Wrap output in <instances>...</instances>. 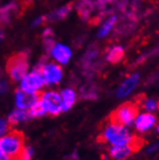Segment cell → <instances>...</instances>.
<instances>
[{"instance_id":"obj_27","label":"cell","mask_w":159,"mask_h":160,"mask_svg":"<svg viewBox=\"0 0 159 160\" xmlns=\"http://www.w3.org/2000/svg\"><path fill=\"white\" fill-rule=\"evenodd\" d=\"M67 160H78V155L76 152H73L72 154L67 156Z\"/></svg>"},{"instance_id":"obj_12","label":"cell","mask_w":159,"mask_h":160,"mask_svg":"<svg viewBox=\"0 0 159 160\" xmlns=\"http://www.w3.org/2000/svg\"><path fill=\"white\" fill-rule=\"evenodd\" d=\"M97 0H80L76 7V12L78 17L82 20H87L90 16L96 10Z\"/></svg>"},{"instance_id":"obj_16","label":"cell","mask_w":159,"mask_h":160,"mask_svg":"<svg viewBox=\"0 0 159 160\" xmlns=\"http://www.w3.org/2000/svg\"><path fill=\"white\" fill-rule=\"evenodd\" d=\"M31 119V116L28 111L25 109H16L10 114L8 117V123L10 127H13L15 124H17L18 122H25L27 120Z\"/></svg>"},{"instance_id":"obj_5","label":"cell","mask_w":159,"mask_h":160,"mask_svg":"<svg viewBox=\"0 0 159 160\" xmlns=\"http://www.w3.org/2000/svg\"><path fill=\"white\" fill-rule=\"evenodd\" d=\"M144 139L138 136H132L128 143L123 145H116L110 148L109 155L115 160H123L132 153L138 152L144 145Z\"/></svg>"},{"instance_id":"obj_23","label":"cell","mask_w":159,"mask_h":160,"mask_svg":"<svg viewBox=\"0 0 159 160\" xmlns=\"http://www.w3.org/2000/svg\"><path fill=\"white\" fill-rule=\"evenodd\" d=\"M143 107L145 108V110H147V112H153L156 108H157V103L154 99H146L145 102H143Z\"/></svg>"},{"instance_id":"obj_7","label":"cell","mask_w":159,"mask_h":160,"mask_svg":"<svg viewBox=\"0 0 159 160\" xmlns=\"http://www.w3.org/2000/svg\"><path fill=\"white\" fill-rule=\"evenodd\" d=\"M34 68L41 72L45 84H57L63 76L62 68L55 63L44 64L41 61Z\"/></svg>"},{"instance_id":"obj_21","label":"cell","mask_w":159,"mask_h":160,"mask_svg":"<svg viewBox=\"0 0 159 160\" xmlns=\"http://www.w3.org/2000/svg\"><path fill=\"white\" fill-rule=\"evenodd\" d=\"M28 112L30 114L31 118H40V117L43 116L44 114L47 113V111H45V108H44V106L42 104V102L41 101V99L38 100L33 106H31L30 110Z\"/></svg>"},{"instance_id":"obj_29","label":"cell","mask_w":159,"mask_h":160,"mask_svg":"<svg viewBox=\"0 0 159 160\" xmlns=\"http://www.w3.org/2000/svg\"><path fill=\"white\" fill-rule=\"evenodd\" d=\"M0 160H11V158L6 155L5 153H3L1 151H0Z\"/></svg>"},{"instance_id":"obj_2","label":"cell","mask_w":159,"mask_h":160,"mask_svg":"<svg viewBox=\"0 0 159 160\" xmlns=\"http://www.w3.org/2000/svg\"><path fill=\"white\" fill-rule=\"evenodd\" d=\"M28 52L21 51L14 54L6 63V72L13 82L19 81L23 78L28 71Z\"/></svg>"},{"instance_id":"obj_10","label":"cell","mask_w":159,"mask_h":160,"mask_svg":"<svg viewBox=\"0 0 159 160\" xmlns=\"http://www.w3.org/2000/svg\"><path fill=\"white\" fill-rule=\"evenodd\" d=\"M40 98L41 93L26 92L19 89L16 92V104L19 109H27L40 100Z\"/></svg>"},{"instance_id":"obj_15","label":"cell","mask_w":159,"mask_h":160,"mask_svg":"<svg viewBox=\"0 0 159 160\" xmlns=\"http://www.w3.org/2000/svg\"><path fill=\"white\" fill-rule=\"evenodd\" d=\"M73 5L74 3L73 2H71L69 4H67L57 10L53 11L52 13H50L47 17V21H49V22H57V21H60L62 19H64L71 11L72 10L73 8Z\"/></svg>"},{"instance_id":"obj_24","label":"cell","mask_w":159,"mask_h":160,"mask_svg":"<svg viewBox=\"0 0 159 160\" xmlns=\"http://www.w3.org/2000/svg\"><path fill=\"white\" fill-rule=\"evenodd\" d=\"M9 123H8V121L4 120V119H1L0 120V138L5 134V132L8 130L9 128Z\"/></svg>"},{"instance_id":"obj_14","label":"cell","mask_w":159,"mask_h":160,"mask_svg":"<svg viewBox=\"0 0 159 160\" xmlns=\"http://www.w3.org/2000/svg\"><path fill=\"white\" fill-rule=\"evenodd\" d=\"M139 81V74L135 73L131 76H129L126 81H124L119 88L117 92V97L118 98H123L127 96L131 91L134 89V87L137 85Z\"/></svg>"},{"instance_id":"obj_9","label":"cell","mask_w":159,"mask_h":160,"mask_svg":"<svg viewBox=\"0 0 159 160\" xmlns=\"http://www.w3.org/2000/svg\"><path fill=\"white\" fill-rule=\"evenodd\" d=\"M44 84V80L40 71L34 70L21 79L20 89L26 92H37Z\"/></svg>"},{"instance_id":"obj_26","label":"cell","mask_w":159,"mask_h":160,"mask_svg":"<svg viewBox=\"0 0 159 160\" xmlns=\"http://www.w3.org/2000/svg\"><path fill=\"white\" fill-rule=\"evenodd\" d=\"M7 90V83L4 80H0V95L3 94Z\"/></svg>"},{"instance_id":"obj_22","label":"cell","mask_w":159,"mask_h":160,"mask_svg":"<svg viewBox=\"0 0 159 160\" xmlns=\"http://www.w3.org/2000/svg\"><path fill=\"white\" fill-rule=\"evenodd\" d=\"M42 45H43V48L45 50L47 53H50L53 47L55 45V42H54V40L52 37H49V38H43V41H42Z\"/></svg>"},{"instance_id":"obj_25","label":"cell","mask_w":159,"mask_h":160,"mask_svg":"<svg viewBox=\"0 0 159 160\" xmlns=\"http://www.w3.org/2000/svg\"><path fill=\"white\" fill-rule=\"evenodd\" d=\"M49 37H53V31L50 28H47L42 33V38H49Z\"/></svg>"},{"instance_id":"obj_28","label":"cell","mask_w":159,"mask_h":160,"mask_svg":"<svg viewBox=\"0 0 159 160\" xmlns=\"http://www.w3.org/2000/svg\"><path fill=\"white\" fill-rule=\"evenodd\" d=\"M159 147V145H158V143H155L154 145H152V147H150L149 148H147V152H154V151H156L157 150V148Z\"/></svg>"},{"instance_id":"obj_20","label":"cell","mask_w":159,"mask_h":160,"mask_svg":"<svg viewBox=\"0 0 159 160\" xmlns=\"http://www.w3.org/2000/svg\"><path fill=\"white\" fill-rule=\"evenodd\" d=\"M117 22V17L116 16H112L110 17L103 24H102V26L100 27L98 33H97V37L98 38H102L106 36L107 34L109 33V31L113 28V26H114L116 24Z\"/></svg>"},{"instance_id":"obj_17","label":"cell","mask_w":159,"mask_h":160,"mask_svg":"<svg viewBox=\"0 0 159 160\" xmlns=\"http://www.w3.org/2000/svg\"><path fill=\"white\" fill-rule=\"evenodd\" d=\"M60 96L62 98L63 111L70 110L73 106V104L75 103L76 95L74 93V91L72 89H65L61 92Z\"/></svg>"},{"instance_id":"obj_6","label":"cell","mask_w":159,"mask_h":160,"mask_svg":"<svg viewBox=\"0 0 159 160\" xmlns=\"http://www.w3.org/2000/svg\"><path fill=\"white\" fill-rule=\"evenodd\" d=\"M99 48L97 43H92L89 45L85 54L79 61L81 68L87 76L94 75L100 68V61L98 60Z\"/></svg>"},{"instance_id":"obj_18","label":"cell","mask_w":159,"mask_h":160,"mask_svg":"<svg viewBox=\"0 0 159 160\" xmlns=\"http://www.w3.org/2000/svg\"><path fill=\"white\" fill-rule=\"evenodd\" d=\"M80 96L84 99L94 100L97 98V87L93 83H86L80 89Z\"/></svg>"},{"instance_id":"obj_32","label":"cell","mask_w":159,"mask_h":160,"mask_svg":"<svg viewBox=\"0 0 159 160\" xmlns=\"http://www.w3.org/2000/svg\"><path fill=\"white\" fill-rule=\"evenodd\" d=\"M157 107H159V103H157Z\"/></svg>"},{"instance_id":"obj_11","label":"cell","mask_w":159,"mask_h":160,"mask_svg":"<svg viewBox=\"0 0 159 160\" xmlns=\"http://www.w3.org/2000/svg\"><path fill=\"white\" fill-rule=\"evenodd\" d=\"M50 53L53 58L61 64H67L72 58L71 48L61 43H55Z\"/></svg>"},{"instance_id":"obj_19","label":"cell","mask_w":159,"mask_h":160,"mask_svg":"<svg viewBox=\"0 0 159 160\" xmlns=\"http://www.w3.org/2000/svg\"><path fill=\"white\" fill-rule=\"evenodd\" d=\"M123 55H124L123 48L122 47H115L108 52L106 60L110 64H117L122 59Z\"/></svg>"},{"instance_id":"obj_8","label":"cell","mask_w":159,"mask_h":160,"mask_svg":"<svg viewBox=\"0 0 159 160\" xmlns=\"http://www.w3.org/2000/svg\"><path fill=\"white\" fill-rule=\"evenodd\" d=\"M41 101L45 108L47 113L51 116H56L63 111L62 105V98L60 94L50 91V92H45L41 94Z\"/></svg>"},{"instance_id":"obj_13","label":"cell","mask_w":159,"mask_h":160,"mask_svg":"<svg viewBox=\"0 0 159 160\" xmlns=\"http://www.w3.org/2000/svg\"><path fill=\"white\" fill-rule=\"evenodd\" d=\"M156 122V117L152 114L147 113L139 116L135 121V128L137 130L144 132L147 129H150L152 127H153Z\"/></svg>"},{"instance_id":"obj_31","label":"cell","mask_w":159,"mask_h":160,"mask_svg":"<svg viewBox=\"0 0 159 160\" xmlns=\"http://www.w3.org/2000/svg\"><path fill=\"white\" fill-rule=\"evenodd\" d=\"M157 130L159 131V125H158V127H157Z\"/></svg>"},{"instance_id":"obj_1","label":"cell","mask_w":159,"mask_h":160,"mask_svg":"<svg viewBox=\"0 0 159 160\" xmlns=\"http://www.w3.org/2000/svg\"><path fill=\"white\" fill-rule=\"evenodd\" d=\"M138 113V104L135 101H127L113 111L109 115L108 120L110 124L121 125V127L130 125L137 118Z\"/></svg>"},{"instance_id":"obj_3","label":"cell","mask_w":159,"mask_h":160,"mask_svg":"<svg viewBox=\"0 0 159 160\" xmlns=\"http://www.w3.org/2000/svg\"><path fill=\"white\" fill-rule=\"evenodd\" d=\"M24 147V134L19 130H13L0 138V151L14 159Z\"/></svg>"},{"instance_id":"obj_30","label":"cell","mask_w":159,"mask_h":160,"mask_svg":"<svg viewBox=\"0 0 159 160\" xmlns=\"http://www.w3.org/2000/svg\"><path fill=\"white\" fill-rule=\"evenodd\" d=\"M3 36H4V33H3V31L1 29H0V41L3 39Z\"/></svg>"},{"instance_id":"obj_4","label":"cell","mask_w":159,"mask_h":160,"mask_svg":"<svg viewBox=\"0 0 159 160\" xmlns=\"http://www.w3.org/2000/svg\"><path fill=\"white\" fill-rule=\"evenodd\" d=\"M131 134L127 128L121 125H114L110 124L105 128L100 136H98L97 141L99 143L110 142L114 146L116 145H123L127 144L131 139Z\"/></svg>"}]
</instances>
